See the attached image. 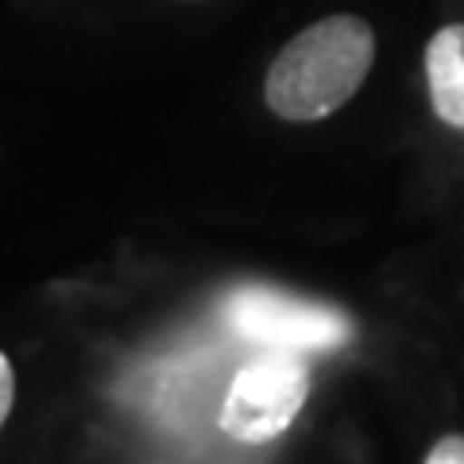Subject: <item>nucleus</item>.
<instances>
[{
	"instance_id": "nucleus-3",
	"label": "nucleus",
	"mask_w": 464,
	"mask_h": 464,
	"mask_svg": "<svg viewBox=\"0 0 464 464\" xmlns=\"http://www.w3.org/2000/svg\"><path fill=\"white\" fill-rule=\"evenodd\" d=\"M225 322L267 353H329L353 337L344 310L271 286H240L237 295H228Z\"/></svg>"
},
{
	"instance_id": "nucleus-2",
	"label": "nucleus",
	"mask_w": 464,
	"mask_h": 464,
	"mask_svg": "<svg viewBox=\"0 0 464 464\" xmlns=\"http://www.w3.org/2000/svg\"><path fill=\"white\" fill-rule=\"evenodd\" d=\"M306 395V360L298 353H264L232 375L217 426L240 445H267L290 430Z\"/></svg>"
},
{
	"instance_id": "nucleus-4",
	"label": "nucleus",
	"mask_w": 464,
	"mask_h": 464,
	"mask_svg": "<svg viewBox=\"0 0 464 464\" xmlns=\"http://www.w3.org/2000/svg\"><path fill=\"white\" fill-rule=\"evenodd\" d=\"M426 85L433 112L464 132V24H449L426 43Z\"/></svg>"
},
{
	"instance_id": "nucleus-6",
	"label": "nucleus",
	"mask_w": 464,
	"mask_h": 464,
	"mask_svg": "<svg viewBox=\"0 0 464 464\" xmlns=\"http://www.w3.org/2000/svg\"><path fill=\"white\" fill-rule=\"evenodd\" d=\"M12 399H16V375H12L8 356L0 353V426H5V418L12 411Z\"/></svg>"
},
{
	"instance_id": "nucleus-1",
	"label": "nucleus",
	"mask_w": 464,
	"mask_h": 464,
	"mask_svg": "<svg viewBox=\"0 0 464 464\" xmlns=\"http://www.w3.org/2000/svg\"><path fill=\"white\" fill-rule=\"evenodd\" d=\"M375 63V32L360 16H325L298 32L275 54L264 97L275 116L290 124L325 121L353 101Z\"/></svg>"
},
{
	"instance_id": "nucleus-5",
	"label": "nucleus",
	"mask_w": 464,
	"mask_h": 464,
	"mask_svg": "<svg viewBox=\"0 0 464 464\" xmlns=\"http://www.w3.org/2000/svg\"><path fill=\"white\" fill-rule=\"evenodd\" d=\"M426 464H464V438H460V433H449V438H441L438 445L430 449Z\"/></svg>"
}]
</instances>
